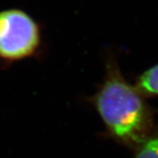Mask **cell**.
I'll return each instance as SVG.
<instances>
[{
    "label": "cell",
    "instance_id": "6da1fadb",
    "mask_svg": "<svg viewBox=\"0 0 158 158\" xmlns=\"http://www.w3.org/2000/svg\"><path fill=\"white\" fill-rule=\"evenodd\" d=\"M89 100L106 135L119 144L135 148L154 128L152 109L135 87L126 81L113 58L108 59L105 78Z\"/></svg>",
    "mask_w": 158,
    "mask_h": 158
},
{
    "label": "cell",
    "instance_id": "7a4b0ae2",
    "mask_svg": "<svg viewBox=\"0 0 158 158\" xmlns=\"http://www.w3.org/2000/svg\"><path fill=\"white\" fill-rule=\"evenodd\" d=\"M42 48L40 23L19 8L0 11V61L11 64L36 56Z\"/></svg>",
    "mask_w": 158,
    "mask_h": 158
},
{
    "label": "cell",
    "instance_id": "3957f363",
    "mask_svg": "<svg viewBox=\"0 0 158 158\" xmlns=\"http://www.w3.org/2000/svg\"><path fill=\"white\" fill-rule=\"evenodd\" d=\"M135 87L143 97L158 96V64L139 76Z\"/></svg>",
    "mask_w": 158,
    "mask_h": 158
},
{
    "label": "cell",
    "instance_id": "277c9868",
    "mask_svg": "<svg viewBox=\"0 0 158 158\" xmlns=\"http://www.w3.org/2000/svg\"><path fill=\"white\" fill-rule=\"evenodd\" d=\"M134 158H158V126L135 148Z\"/></svg>",
    "mask_w": 158,
    "mask_h": 158
}]
</instances>
